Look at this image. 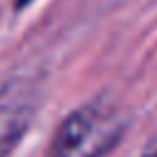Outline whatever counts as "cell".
I'll list each match as a JSON object with an SVG mask.
<instances>
[{
	"instance_id": "cell-4",
	"label": "cell",
	"mask_w": 157,
	"mask_h": 157,
	"mask_svg": "<svg viewBox=\"0 0 157 157\" xmlns=\"http://www.w3.org/2000/svg\"><path fill=\"white\" fill-rule=\"evenodd\" d=\"M27 2H32V0H15V7H17V10H20V7H25V5H27Z\"/></svg>"
},
{
	"instance_id": "cell-1",
	"label": "cell",
	"mask_w": 157,
	"mask_h": 157,
	"mask_svg": "<svg viewBox=\"0 0 157 157\" xmlns=\"http://www.w3.org/2000/svg\"><path fill=\"white\" fill-rule=\"evenodd\" d=\"M128 130L120 108L96 101L69 113L56 128L47 157H108Z\"/></svg>"
},
{
	"instance_id": "cell-2",
	"label": "cell",
	"mask_w": 157,
	"mask_h": 157,
	"mask_svg": "<svg viewBox=\"0 0 157 157\" xmlns=\"http://www.w3.org/2000/svg\"><path fill=\"white\" fill-rule=\"evenodd\" d=\"M39 103V86L29 76H15L0 86V157H7L25 137Z\"/></svg>"
},
{
	"instance_id": "cell-3",
	"label": "cell",
	"mask_w": 157,
	"mask_h": 157,
	"mask_svg": "<svg viewBox=\"0 0 157 157\" xmlns=\"http://www.w3.org/2000/svg\"><path fill=\"white\" fill-rule=\"evenodd\" d=\"M140 157H157V137H152V140L145 145V150H142Z\"/></svg>"
}]
</instances>
